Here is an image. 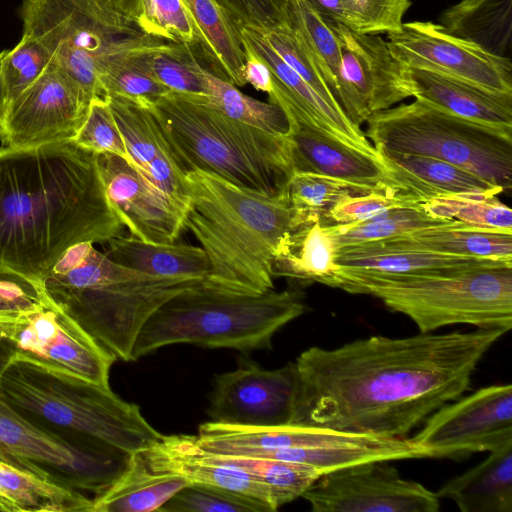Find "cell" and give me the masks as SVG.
I'll use <instances>...</instances> for the list:
<instances>
[{
  "label": "cell",
  "instance_id": "816d5d0a",
  "mask_svg": "<svg viewBox=\"0 0 512 512\" xmlns=\"http://www.w3.org/2000/svg\"><path fill=\"white\" fill-rule=\"evenodd\" d=\"M356 19L359 33L379 35L397 32L411 0H344Z\"/></svg>",
  "mask_w": 512,
  "mask_h": 512
},
{
  "label": "cell",
  "instance_id": "f6af8a7d",
  "mask_svg": "<svg viewBox=\"0 0 512 512\" xmlns=\"http://www.w3.org/2000/svg\"><path fill=\"white\" fill-rule=\"evenodd\" d=\"M158 512H269L260 502L239 493L204 484H188Z\"/></svg>",
  "mask_w": 512,
  "mask_h": 512
},
{
  "label": "cell",
  "instance_id": "5b68a950",
  "mask_svg": "<svg viewBox=\"0 0 512 512\" xmlns=\"http://www.w3.org/2000/svg\"><path fill=\"white\" fill-rule=\"evenodd\" d=\"M203 281L157 277L125 267L93 247H70L53 265L46 295L117 359L133 361L140 331L175 295Z\"/></svg>",
  "mask_w": 512,
  "mask_h": 512
},
{
  "label": "cell",
  "instance_id": "6da1fadb",
  "mask_svg": "<svg viewBox=\"0 0 512 512\" xmlns=\"http://www.w3.org/2000/svg\"><path fill=\"white\" fill-rule=\"evenodd\" d=\"M505 333L419 332L310 347L294 361L297 392L290 425L408 438L433 412L469 390L477 365Z\"/></svg>",
  "mask_w": 512,
  "mask_h": 512
},
{
  "label": "cell",
  "instance_id": "bcb514c9",
  "mask_svg": "<svg viewBox=\"0 0 512 512\" xmlns=\"http://www.w3.org/2000/svg\"><path fill=\"white\" fill-rule=\"evenodd\" d=\"M260 33L280 58L321 97L333 107L343 110L289 21Z\"/></svg>",
  "mask_w": 512,
  "mask_h": 512
},
{
  "label": "cell",
  "instance_id": "d6a6232c",
  "mask_svg": "<svg viewBox=\"0 0 512 512\" xmlns=\"http://www.w3.org/2000/svg\"><path fill=\"white\" fill-rule=\"evenodd\" d=\"M438 20L453 35L509 57L512 0H461L443 10Z\"/></svg>",
  "mask_w": 512,
  "mask_h": 512
},
{
  "label": "cell",
  "instance_id": "1f68e13d",
  "mask_svg": "<svg viewBox=\"0 0 512 512\" xmlns=\"http://www.w3.org/2000/svg\"><path fill=\"white\" fill-rule=\"evenodd\" d=\"M0 506L6 512H91L92 499L73 487L2 462Z\"/></svg>",
  "mask_w": 512,
  "mask_h": 512
},
{
  "label": "cell",
  "instance_id": "b9f144b4",
  "mask_svg": "<svg viewBox=\"0 0 512 512\" xmlns=\"http://www.w3.org/2000/svg\"><path fill=\"white\" fill-rule=\"evenodd\" d=\"M429 215L484 230L512 233V211L496 196L458 194L421 203Z\"/></svg>",
  "mask_w": 512,
  "mask_h": 512
},
{
  "label": "cell",
  "instance_id": "4dcf8cb0",
  "mask_svg": "<svg viewBox=\"0 0 512 512\" xmlns=\"http://www.w3.org/2000/svg\"><path fill=\"white\" fill-rule=\"evenodd\" d=\"M380 242L399 249L512 259V233L484 230L458 221L411 231Z\"/></svg>",
  "mask_w": 512,
  "mask_h": 512
},
{
  "label": "cell",
  "instance_id": "91938a15",
  "mask_svg": "<svg viewBox=\"0 0 512 512\" xmlns=\"http://www.w3.org/2000/svg\"><path fill=\"white\" fill-rule=\"evenodd\" d=\"M5 50L0 52V126L2 125L9 106L8 93L2 72V61Z\"/></svg>",
  "mask_w": 512,
  "mask_h": 512
},
{
  "label": "cell",
  "instance_id": "484cf974",
  "mask_svg": "<svg viewBox=\"0 0 512 512\" xmlns=\"http://www.w3.org/2000/svg\"><path fill=\"white\" fill-rule=\"evenodd\" d=\"M240 36L266 61L272 75L283 86L291 100L319 128L343 143L370 155L381 157L360 127L355 126L343 110L330 105L290 66L264 39L260 31L238 26Z\"/></svg>",
  "mask_w": 512,
  "mask_h": 512
},
{
  "label": "cell",
  "instance_id": "2e32d148",
  "mask_svg": "<svg viewBox=\"0 0 512 512\" xmlns=\"http://www.w3.org/2000/svg\"><path fill=\"white\" fill-rule=\"evenodd\" d=\"M326 21L341 47L336 99L355 126L360 127L372 113L411 97L405 85L404 66L392 56L386 40Z\"/></svg>",
  "mask_w": 512,
  "mask_h": 512
},
{
  "label": "cell",
  "instance_id": "f1b7e54d",
  "mask_svg": "<svg viewBox=\"0 0 512 512\" xmlns=\"http://www.w3.org/2000/svg\"><path fill=\"white\" fill-rule=\"evenodd\" d=\"M107 243L108 257L151 276L187 277L204 282L210 273V262L201 246L147 242L132 235H119Z\"/></svg>",
  "mask_w": 512,
  "mask_h": 512
},
{
  "label": "cell",
  "instance_id": "9c48e42d",
  "mask_svg": "<svg viewBox=\"0 0 512 512\" xmlns=\"http://www.w3.org/2000/svg\"><path fill=\"white\" fill-rule=\"evenodd\" d=\"M366 122L365 135L379 153L437 158L503 192L512 188V129L462 118L420 99L374 112Z\"/></svg>",
  "mask_w": 512,
  "mask_h": 512
},
{
  "label": "cell",
  "instance_id": "d590c367",
  "mask_svg": "<svg viewBox=\"0 0 512 512\" xmlns=\"http://www.w3.org/2000/svg\"><path fill=\"white\" fill-rule=\"evenodd\" d=\"M189 46L165 41L151 50L137 54L134 60L170 92L208 100L201 64Z\"/></svg>",
  "mask_w": 512,
  "mask_h": 512
},
{
  "label": "cell",
  "instance_id": "7a4b0ae2",
  "mask_svg": "<svg viewBox=\"0 0 512 512\" xmlns=\"http://www.w3.org/2000/svg\"><path fill=\"white\" fill-rule=\"evenodd\" d=\"M96 154L72 140L0 148V275L39 293L72 246L122 235Z\"/></svg>",
  "mask_w": 512,
  "mask_h": 512
},
{
  "label": "cell",
  "instance_id": "603a6c76",
  "mask_svg": "<svg viewBox=\"0 0 512 512\" xmlns=\"http://www.w3.org/2000/svg\"><path fill=\"white\" fill-rule=\"evenodd\" d=\"M335 263L339 267L381 274L442 275L477 268L512 266V259L399 249L376 241L338 247Z\"/></svg>",
  "mask_w": 512,
  "mask_h": 512
},
{
  "label": "cell",
  "instance_id": "7dc6e473",
  "mask_svg": "<svg viewBox=\"0 0 512 512\" xmlns=\"http://www.w3.org/2000/svg\"><path fill=\"white\" fill-rule=\"evenodd\" d=\"M72 141L80 148L96 155H116L132 166L108 98L91 100L86 118Z\"/></svg>",
  "mask_w": 512,
  "mask_h": 512
},
{
  "label": "cell",
  "instance_id": "f546056e",
  "mask_svg": "<svg viewBox=\"0 0 512 512\" xmlns=\"http://www.w3.org/2000/svg\"><path fill=\"white\" fill-rule=\"evenodd\" d=\"M336 250L333 239L320 222L292 228L275 250L272 276L335 287Z\"/></svg>",
  "mask_w": 512,
  "mask_h": 512
},
{
  "label": "cell",
  "instance_id": "ffe728a7",
  "mask_svg": "<svg viewBox=\"0 0 512 512\" xmlns=\"http://www.w3.org/2000/svg\"><path fill=\"white\" fill-rule=\"evenodd\" d=\"M281 109L288 120L293 172L323 174L375 189L396 188L382 155L376 157L343 143L292 105Z\"/></svg>",
  "mask_w": 512,
  "mask_h": 512
},
{
  "label": "cell",
  "instance_id": "94428289",
  "mask_svg": "<svg viewBox=\"0 0 512 512\" xmlns=\"http://www.w3.org/2000/svg\"><path fill=\"white\" fill-rule=\"evenodd\" d=\"M15 352L16 348L11 339L0 338V376Z\"/></svg>",
  "mask_w": 512,
  "mask_h": 512
},
{
  "label": "cell",
  "instance_id": "8fae6325",
  "mask_svg": "<svg viewBox=\"0 0 512 512\" xmlns=\"http://www.w3.org/2000/svg\"><path fill=\"white\" fill-rule=\"evenodd\" d=\"M128 454L72 443L0 399V461L77 490L101 493L124 470Z\"/></svg>",
  "mask_w": 512,
  "mask_h": 512
},
{
  "label": "cell",
  "instance_id": "f907efd6",
  "mask_svg": "<svg viewBox=\"0 0 512 512\" xmlns=\"http://www.w3.org/2000/svg\"><path fill=\"white\" fill-rule=\"evenodd\" d=\"M139 173L172 207L186 216L191 203L190 189L186 174L173 159L169 147L160 151L146 170Z\"/></svg>",
  "mask_w": 512,
  "mask_h": 512
},
{
  "label": "cell",
  "instance_id": "680465c9",
  "mask_svg": "<svg viewBox=\"0 0 512 512\" xmlns=\"http://www.w3.org/2000/svg\"><path fill=\"white\" fill-rule=\"evenodd\" d=\"M21 322V315L0 313V338L11 339Z\"/></svg>",
  "mask_w": 512,
  "mask_h": 512
},
{
  "label": "cell",
  "instance_id": "836d02e7",
  "mask_svg": "<svg viewBox=\"0 0 512 512\" xmlns=\"http://www.w3.org/2000/svg\"><path fill=\"white\" fill-rule=\"evenodd\" d=\"M198 43L215 64L216 73L235 86L246 84L244 52L236 23L216 0H183Z\"/></svg>",
  "mask_w": 512,
  "mask_h": 512
},
{
  "label": "cell",
  "instance_id": "3957f363",
  "mask_svg": "<svg viewBox=\"0 0 512 512\" xmlns=\"http://www.w3.org/2000/svg\"><path fill=\"white\" fill-rule=\"evenodd\" d=\"M191 203L184 227L210 262L206 287L257 295L274 289L275 250L290 230L291 210L284 188L265 194L214 173H186Z\"/></svg>",
  "mask_w": 512,
  "mask_h": 512
},
{
  "label": "cell",
  "instance_id": "11a10c76",
  "mask_svg": "<svg viewBox=\"0 0 512 512\" xmlns=\"http://www.w3.org/2000/svg\"><path fill=\"white\" fill-rule=\"evenodd\" d=\"M103 25L119 30L138 27L140 0H78ZM139 28V27H138Z\"/></svg>",
  "mask_w": 512,
  "mask_h": 512
},
{
  "label": "cell",
  "instance_id": "f5cc1de1",
  "mask_svg": "<svg viewBox=\"0 0 512 512\" xmlns=\"http://www.w3.org/2000/svg\"><path fill=\"white\" fill-rule=\"evenodd\" d=\"M237 26L259 31L289 21L287 2L283 0H216Z\"/></svg>",
  "mask_w": 512,
  "mask_h": 512
},
{
  "label": "cell",
  "instance_id": "7402d4cb",
  "mask_svg": "<svg viewBox=\"0 0 512 512\" xmlns=\"http://www.w3.org/2000/svg\"><path fill=\"white\" fill-rule=\"evenodd\" d=\"M370 435L317 426H243L208 421L199 425L195 437L197 443L208 452L248 456L270 450L354 444Z\"/></svg>",
  "mask_w": 512,
  "mask_h": 512
},
{
  "label": "cell",
  "instance_id": "c3c4849f",
  "mask_svg": "<svg viewBox=\"0 0 512 512\" xmlns=\"http://www.w3.org/2000/svg\"><path fill=\"white\" fill-rule=\"evenodd\" d=\"M50 63L51 57L45 48L26 33L13 49L5 50L2 72L9 104L35 82Z\"/></svg>",
  "mask_w": 512,
  "mask_h": 512
},
{
  "label": "cell",
  "instance_id": "83f0119b",
  "mask_svg": "<svg viewBox=\"0 0 512 512\" xmlns=\"http://www.w3.org/2000/svg\"><path fill=\"white\" fill-rule=\"evenodd\" d=\"M190 484L182 476L152 470L141 451L130 454L120 475L92 499L91 512H152Z\"/></svg>",
  "mask_w": 512,
  "mask_h": 512
},
{
  "label": "cell",
  "instance_id": "e575fe53",
  "mask_svg": "<svg viewBox=\"0 0 512 512\" xmlns=\"http://www.w3.org/2000/svg\"><path fill=\"white\" fill-rule=\"evenodd\" d=\"M378 190L385 189H375L313 172L294 171L284 187L291 210L290 229L322 222L341 200Z\"/></svg>",
  "mask_w": 512,
  "mask_h": 512
},
{
  "label": "cell",
  "instance_id": "ba28073f",
  "mask_svg": "<svg viewBox=\"0 0 512 512\" xmlns=\"http://www.w3.org/2000/svg\"><path fill=\"white\" fill-rule=\"evenodd\" d=\"M335 287L380 299L409 317L419 332L455 324L512 328V266L442 275L381 274L337 266Z\"/></svg>",
  "mask_w": 512,
  "mask_h": 512
},
{
  "label": "cell",
  "instance_id": "4316f807",
  "mask_svg": "<svg viewBox=\"0 0 512 512\" xmlns=\"http://www.w3.org/2000/svg\"><path fill=\"white\" fill-rule=\"evenodd\" d=\"M478 465L435 492L462 512H512V440L489 451Z\"/></svg>",
  "mask_w": 512,
  "mask_h": 512
},
{
  "label": "cell",
  "instance_id": "be15d7a7",
  "mask_svg": "<svg viewBox=\"0 0 512 512\" xmlns=\"http://www.w3.org/2000/svg\"><path fill=\"white\" fill-rule=\"evenodd\" d=\"M0 511H2V508H1V506H0Z\"/></svg>",
  "mask_w": 512,
  "mask_h": 512
},
{
  "label": "cell",
  "instance_id": "ac0fdd59",
  "mask_svg": "<svg viewBox=\"0 0 512 512\" xmlns=\"http://www.w3.org/2000/svg\"><path fill=\"white\" fill-rule=\"evenodd\" d=\"M11 340L18 352L110 387L117 358L48 296L38 309L21 315Z\"/></svg>",
  "mask_w": 512,
  "mask_h": 512
},
{
  "label": "cell",
  "instance_id": "7c38bea8",
  "mask_svg": "<svg viewBox=\"0 0 512 512\" xmlns=\"http://www.w3.org/2000/svg\"><path fill=\"white\" fill-rule=\"evenodd\" d=\"M392 56L403 66L432 71L472 86L512 95L510 57L493 54L431 21L403 22L387 34Z\"/></svg>",
  "mask_w": 512,
  "mask_h": 512
},
{
  "label": "cell",
  "instance_id": "277c9868",
  "mask_svg": "<svg viewBox=\"0 0 512 512\" xmlns=\"http://www.w3.org/2000/svg\"><path fill=\"white\" fill-rule=\"evenodd\" d=\"M0 399L37 425L72 443L128 455L158 443L163 434L140 407L65 369L16 351L0 376Z\"/></svg>",
  "mask_w": 512,
  "mask_h": 512
},
{
  "label": "cell",
  "instance_id": "74e56055",
  "mask_svg": "<svg viewBox=\"0 0 512 512\" xmlns=\"http://www.w3.org/2000/svg\"><path fill=\"white\" fill-rule=\"evenodd\" d=\"M287 11L290 24L336 98L341 75V47L336 33L306 0H289Z\"/></svg>",
  "mask_w": 512,
  "mask_h": 512
},
{
  "label": "cell",
  "instance_id": "db71d44e",
  "mask_svg": "<svg viewBox=\"0 0 512 512\" xmlns=\"http://www.w3.org/2000/svg\"><path fill=\"white\" fill-rule=\"evenodd\" d=\"M30 284L0 275V313L23 315L38 309L46 298Z\"/></svg>",
  "mask_w": 512,
  "mask_h": 512
},
{
  "label": "cell",
  "instance_id": "52a82bcc",
  "mask_svg": "<svg viewBox=\"0 0 512 512\" xmlns=\"http://www.w3.org/2000/svg\"><path fill=\"white\" fill-rule=\"evenodd\" d=\"M297 287L250 295L201 283L175 295L148 319L133 349V361L162 347L192 344L242 353L270 349L273 336L306 311Z\"/></svg>",
  "mask_w": 512,
  "mask_h": 512
},
{
  "label": "cell",
  "instance_id": "681fc988",
  "mask_svg": "<svg viewBox=\"0 0 512 512\" xmlns=\"http://www.w3.org/2000/svg\"><path fill=\"white\" fill-rule=\"evenodd\" d=\"M420 204L397 188L388 187L341 200L320 223L327 226L363 222L391 209L417 207Z\"/></svg>",
  "mask_w": 512,
  "mask_h": 512
},
{
  "label": "cell",
  "instance_id": "6f0895ef",
  "mask_svg": "<svg viewBox=\"0 0 512 512\" xmlns=\"http://www.w3.org/2000/svg\"><path fill=\"white\" fill-rule=\"evenodd\" d=\"M325 20L340 23L359 33L356 19L344 0H306Z\"/></svg>",
  "mask_w": 512,
  "mask_h": 512
},
{
  "label": "cell",
  "instance_id": "8d00e7d4",
  "mask_svg": "<svg viewBox=\"0 0 512 512\" xmlns=\"http://www.w3.org/2000/svg\"><path fill=\"white\" fill-rule=\"evenodd\" d=\"M207 89V103L228 117L275 135H286L288 120L283 110L271 102L254 99L235 85L201 65Z\"/></svg>",
  "mask_w": 512,
  "mask_h": 512
},
{
  "label": "cell",
  "instance_id": "8992f818",
  "mask_svg": "<svg viewBox=\"0 0 512 512\" xmlns=\"http://www.w3.org/2000/svg\"><path fill=\"white\" fill-rule=\"evenodd\" d=\"M170 153L186 174L214 173L239 186L275 195L293 173L288 135L234 120L203 99L169 92L151 107Z\"/></svg>",
  "mask_w": 512,
  "mask_h": 512
},
{
  "label": "cell",
  "instance_id": "d6986e66",
  "mask_svg": "<svg viewBox=\"0 0 512 512\" xmlns=\"http://www.w3.org/2000/svg\"><path fill=\"white\" fill-rule=\"evenodd\" d=\"M96 161L108 201L132 236L154 243L178 239L185 228V216L133 166L109 153L97 154Z\"/></svg>",
  "mask_w": 512,
  "mask_h": 512
},
{
  "label": "cell",
  "instance_id": "60d3db41",
  "mask_svg": "<svg viewBox=\"0 0 512 512\" xmlns=\"http://www.w3.org/2000/svg\"><path fill=\"white\" fill-rule=\"evenodd\" d=\"M216 455L266 484L279 508L301 497L322 475L316 468L300 463L252 456Z\"/></svg>",
  "mask_w": 512,
  "mask_h": 512
},
{
  "label": "cell",
  "instance_id": "9f6ffc18",
  "mask_svg": "<svg viewBox=\"0 0 512 512\" xmlns=\"http://www.w3.org/2000/svg\"><path fill=\"white\" fill-rule=\"evenodd\" d=\"M244 52L243 77L256 90L271 93L273 75L266 61L241 37Z\"/></svg>",
  "mask_w": 512,
  "mask_h": 512
},
{
  "label": "cell",
  "instance_id": "cb8c5ba5",
  "mask_svg": "<svg viewBox=\"0 0 512 512\" xmlns=\"http://www.w3.org/2000/svg\"><path fill=\"white\" fill-rule=\"evenodd\" d=\"M410 96L462 118L512 129V95L490 92L432 71L404 66Z\"/></svg>",
  "mask_w": 512,
  "mask_h": 512
},
{
  "label": "cell",
  "instance_id": "30bf717a",
  "mask_svg": "<svg viewBox=\"0 0 512 512\" xmlns=\"http://www.w3.org/2000/svg\"><path fill=\"white\" fill-rule=\"evenodd\" d=\"M21 15L23 33L36 39L51 61L74 79L91 100L108 98L99 80L104 64L166 41L143 33L138 27H107L78 0H25Z\"/></svg>",
  "mask_w": 512,
  "mask_h": 512
},
{
  "label": "cell",
  "instance_id": "7bdbcfd3",
  "mask_svg": "<svg viewBox=\"0 0 512 512\" xmlns=\"http://www.w3.org/2000/svg\"><path fill=\"white\" fill-rule=\"evenodd\" d=\"M135 56L108 62L101 68L99 80L107 97L117 95L151 108L170 91L140 67Z\"/></svg>",
  "mask_w": 512,
  "mask_h": 512
},
{
  "label": "cell",
  "instance_id": "5bb4252c",
  "mask_svg": "<svg viewBox=\"0 0 512 512\" xmlns=\"http://www.w3.org/2000/svg\"><path fill=\"white\" fill-rule=\"evenodd\" d=\"M389 461L363 462L322 474L301 496L314 512H437L440 499L403 478Z\"/></svg>",
  "mask_w": 512,
  "mask_h": 512
},
{
  "label": "cell",
  "instance_id": "e0dca14e",
  "mask_svg": "<svg viewBox=\"0 0 512 512\" xmlns=\"http://www.w3.org/2000/svg\"><path fill=\"white\" fill-rule=\"evenodd\" d=\"M296 392L295 362L269 370L243 359L235 370L214 377L207 414L231 425H289Z\"/></svg>",
  "mask_w": 512,
  "mask_h": 512
},
{
  "label": "cell",
  "instance_id": "f35d334b",
  "mask_svg": "<svg viewBox=\"0 0 512 512\" xmlns=\"http://www.w3.org/2000/svg\"><path fill=\"white\" fill-rule=\"evenodd\" d=\"M108 102L132 166L145 171L160 151L168 149L155 115L151 108L117 95H109Z\"/></svg>",
  "mask_w": 512,
  "mask_h": 512
},
{
  "label": "cell",
  "instance_id": "4fadbf2b",
  "mask_svg": "<svg viewBox=\"0 0 512 512\" xmlns=\"http://www.w3.org/2000/svg\"><path fill=\"white\" fill-rule=\"evenodd\" d=\"M428 458L492 451L512 440V385L494 384L433 412L411 438Z\"/></svg>",
  "mask_w": 512,
  "mask_h": 512
},
{
  "label": "cell",
  "instance_id": "ee69618b",
  "mask_svg": "<svg viewBox=\"0 0 512 512\" xmlns=\"http://www.w3.org/2000/svg\"><path fill=\"white\" fill-rule=\"evenodd\" d=\"M136 24L143 33L166 41L198 43L183 0H140Z\"/></svg>",
  "mask_w": 512,
  "mask_h": 512
},
{
  "label": "cell",
  "instance_id": "6125c7cd",
  "mask_svg": "<svg viewBox=\"0 0 512 512\" xmlns=\"http://www.w3.org/2000/svg\"><path fill=\"white\" fill-rule=\"evenodd\" d=\"M283 1L288 3L289 0H283Z\"/></svg>",
  "mask_w": 512,
  "mask_h": 512
},
{
  "label": "cell",
  "instance_id": "d4e9b609",
  "mask_svg": "<svg viewBox=\"0 0 512 512\" xmlns=\"http://www.w3.org/2000/svg\"><path fill=\"white\" fill-rule=\"evenodd\" d=\"M395 187L417 203L458 195L497 196L503 190L449 162L427 156L380 153Z\"/></svg>",
  "mask_w": 512,
  "mask_h": 512
},
{
  "label": "cell",
  "instance_id": "9a60e30c",
  "mask_svg": "<svg viewBox=\"0 0 512 512\" xmlns=\"http://www.w3.org/2000/svg\"><path fill=\"white\" fill-rule=\"evenodd\" d=\"M91 99L52 61L44 73L10 102L0 126L6 147H31L72 140Z\"/></svg>",
  "mask_w": 512,
  "mask_h": 512
},
{
  "label": "cell",
  "instance_id": "ab89813d",
  "mask_svg": "<svg viewBox=\"0 0 512 512\" xmlns=\"http://www.w3.org/2000/svg\"><path fill=\"white\" fill-rule=\"evenodd\" d=\"M420 205L391 209L363 222L327 225L324 228L338 248L383 241L411 231L452 222L429 215Z\"/></svg>",
  "mask_w": 512,
  "mask_h": 512
},
{
  "label": "cell",
  "instance_id": "44dd1931",
  "mask_svg": "<svg viewBox=\"0 0 512 512\" xmlns=\"http://www.w3.org/2000/svg\"><path fill=\"white\" fill-rule=\"evenodd\" d=\"M141 454L154 471L182 476L190 484L215 486L239 493L260 502L269 512L279 509L266 484L204 450L195 435H163L158 443L141 451Z\"/></svg>",
  "mask_w": 512,
  "mask_h": 512
}]
</instances>
